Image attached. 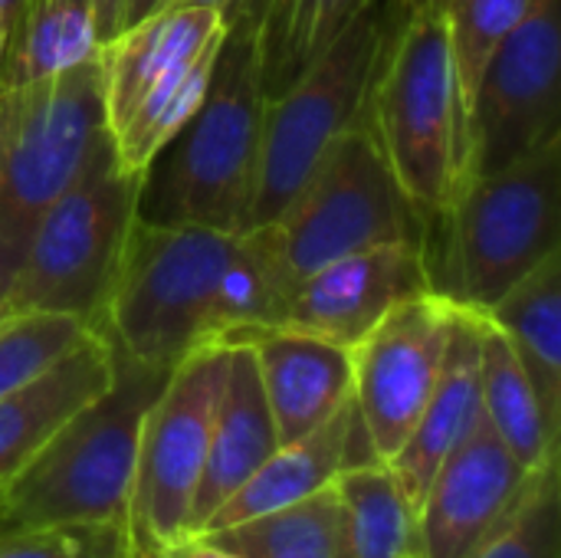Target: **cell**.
Segmentation results:
<instances>
[{
	"mask_svg": "<svg viewBox=\"0 0 561 558\" xmlns=\"http://www.w3.org/2000/svg\"><path fill=\"white\" fill-rule=\"evenodd\" d=\"M283 309L266 227L230 234L138 214L95 332L141 365L174 368L243 329L279 326Z\"/></svg>",
	"mask_w": 561,
	"mask_h": 558,
	"instance_id": "6da1fadb",
	"label": "cell"
},
{
	"mask_svg": "<svg viewBox=\"0 0 561 558\" xmlns=\"http://www.w3.org/2000/svg\"><path fill=\"white\" fill-rule=\"evenodd\" d=\"M365 125L414 207L437 220L467 184V109L444 10H398Z\"/></svg>",
	"mask_w": 561,
	"mask_h": 558,
	"instance_id": "7a4b0ae2",
	"label": "cell"
},
{
	"mask_svg": "<svg viewBox=\"0 0 561 558\" xmlns=\"http://www.w3.org/2000/svg\"><path fill=\"white\" fill-rule=\"evenodd\" d=\"M263 109L256 23L227 16L207 95L171 141L174 151L158 187H151V207H138V214L243 234L260 178Z\"/></svg>",
	"mask_w": 561,
	"mask_h": 558,
	"instance_id": "3957f363",
	"label": "cell"
},
{
	"mask_svg": "<svg viewBox=\"0 0 561 558\" xmlns=\"http://www.w3.org/2000/svg\"><path fill=\"white\" fill-rule=\"evenodd\" d=\"M115 352V349H112ZM171 368L115 352L108 388L79 408L0 490V529L39 523H125L141 421Z\"/></svg>",
	"mask_w": 561,
	"mask_h": 558,
	"instance_id": "277c9868",
	"label": "cell"
},
{
	"mask_svg": "<svg viewBox=\"0 0 561 558\" xmlns=\"http://www.w3.org/2000/svg\"><path fill=\"white\" fill-rule=\"evenodd\" d=\"M556 253H561V138L506 171L470 178L454 207L431 220L434 289L473 312H486Z\"/></svg>",
	"mask_w": 561,
	"mask_h": 558,
	"instance_id": "5b68a950",
	"label": "cell"
},
{
	"mask_svg": "<svg viewBox=\"0 0 561 558\" xmlns=\"http://www.w3.org/2000/svg\"><path fill=\"white\" fill-rule=\"evenodd\" d=\"M145 181L118 164L105 132L76 181L36 220L20 266L0 293L3 316L56 312L95 332Z\"/></svg>",
	"mask_w": 561,
	"mask_h": 558,
	"instance_id": "8992f818",
	"label": "cell"
},
{
	"mask_svg": "<svg viewBox=\"0 0 561 558\" xmlns=\"http://www.w3.org/2000/svg\"><path fill=\"white\" fill-rule=\"evenodd\" d=\"M398 10V0H371L286 89L266 95L250 227L276 220L332 141L348 128L365 125L371 86Z\"/></svg>",
	"mask_w": 561,
	"mask_h": 558,
	"instance_id": "52a82bcc",
	"label": "cell"
},
{
	"mask_svg": "<svg viewBox=\"0 0 561 558\" xmlns=\"http://www.w3.org/2000/svg\"><path fill=\"white\" fill-rule=\"evenodd\" d=\"M105 132L99 56L0 86V293L36 220L76 181Z\"/></svg>",
	"mask_w": 561,
	"mask_h": 558,
	"instance_id": "ba28073f",
	"label": "cell"
},
{
	"mask_svg": "<svg viewBox=\"0 0 561 558\" xmlns=\"http://www.w3.org/2000/svg\"><path fill=\"white\" fill-rule=\"evenodd\" d=\"M260 227L270 234L286 299L302 276L345 253L381 243L427 250L431 240V220L401 191L368 125L339 135L299 194Z\"/></svg>",
	"mask_w": 561,
	"mask_h": 558,
	"instance_id": "9c48e42d",
	"label": "cell"
},
{
	"mask_svg": "<svg viewBox=\"0 0 561 558\" xmlns=\"http://www.w3.org/2000/svg\"><path fill=\"white\" fill-rule=\"evenodd\" d=\"M227 372V342L181 358L154 395L138 437L128 503L131 558H168L194 536V497Z\"/></svg>",
	"mask_w": 561,
	"mask_h": 558,
	"instance_id": "30bf717a",
	"label": "cell"
},
{
	"mask_svg": "<svg viewBox=\"0 0 561 558\" xmlns=\"http://www.w3.org/2000/svg\"><path fill=\"white\" fill-rule=\"evenodd\" d=\"M561 0H536L493 49L467 112V181L506 171L561 138Z\"/></svg>",
	"mask_w": 561,
	"mask_h": 558,
	"instance_id": "8fae6325",
	"label": "cell"
},
{
	"mask_svg": "<svg viewBox=\"0 0 561 558\" xmlns=\"http://www.w3.org/2000/svg\"><path fill=\"white\" fill-rule=\"evenodd\" d=\"M454 303L421 293L394 306L352 349V405L365 447L388 464L411 437L440 375Z\"/></svg>",
	"mask_w": 561,
	"mask_h": 558,
	"instance_id": "7c38bea8",
	"label": "cell"
},
{
	"mask_svg": "<svg viewBox=\"0 0 561 558\" xmlns=\"http://www.w3.org/2000/svg\"><path fill=\"white\" fill-rule=\"evenodd\" d=\"M421 293H437L427 250L417 243H381L302 276L286 299L279 326L355 349L394 306Z\"/></svg>",
	"mask_w": 561,
	"mask_h": 558,
	"instance_id": "4fadbf2b",
	"label": "cell"
},
{
	"mask_svg": "<svg viewBox=\"0 0 561 558\" xmlns=\"http://www.w3.org/2000/svg\"><path fill=\"white\" fill-rule=\"evenodd\" d=\"M533 474L486 421L437 467L417 506L414 558H470L516 510Z\"/></svg>",
	"mask_w": 561,
	"mask_h": 558,
	"instance_id": "5bb4252c",
	"label": "cell"
},
{
	"mask_svg": "<svg viewBox=\"0 0 561 558\" xmlns=\"http://www.w3.org/2000/svg\"><path fill=\"white\" fill-rule=\"evenodd\" d=\"M227 342L250 345L279 444L312 434L352 401V349L332 339L263 326Z\"/></svg>",
	"mask_w": 561,
	"mask_h": 558,
	"instance_id": "9a60e30c",
	"label": "cell"
},
{
	"mask_svg": "<svg viewBox=\"0 0 561 558\" xmlns=\"http://www.w3.org/2000/svg\"><path fill=\"white\" fill-rule=\"evenodd\" d=\"M486 316L454 303L447 349L437 385L408 437V444L388 460L391 474L404 487L414 506H421L437 467L477 431L483 421L480 358H483Z\"/></svg>",
	"mask_w": 561,
	"mask_h": 558,
	"instance_id": "2e32d148",
	"label": "cell"
},
{
	"mask_svg": "<svg viewBox=\"0 0 561 558\" xmlns=\"http://www.w3.org/2000/svg\"><path fill=\"white\" fill-rule=\"evenodd\" d=\"M227 30L220 10L210 7H161L151 16L125 26L99 46L105 128L115 132L131 109L174 69L191 62L214 36Z\"/></svg>",
	"mask_w": 561,
	"mask_h": 558,
	"instance_id": "e0dca14e",
	"label": "cell"
},
{
	"mask_svg": "<svg viewBox=\"0 0 561 558\" xmlns=\"http://www.w3.org/2000/svg\"><path fill=\"white\" fill-rule=\"evenodd\" d=\"M279 447V434L260 385L250 345L227 342V372L217 398L207 464L194 497V536L207 526L214 510L227 503Z\"/></svg>",
	"mask_w": 561,
	"mask_h": 558,
	"instance_id": "ac0fdd59",
	"label": "cell"
},
{
	"mask_svg": "<svg viewBox=\"0 0 561 558\" xmlns=\"http://www.w3.org/2000/svg\"><path fill=\"white\" fill-rule=\"evenodd\" d=\"M112 375L115 352L99 332H92L39 378L0 398V490L26 470L43 444L79 408L108 388Z\"/></svg>",
	"mask_w": 561,
	"mask_h": 558,
	"instance_id": "d6986e66",
	"label": "cell"
},
{
	"mask_svg": "<svg viewBox=\"0 0 561 558\" xmlns=\"http://www.w3.org/2000/svg\"><path fill=\"white\" fill-rule=\"evenodd\" d=\"M365 460H375V457L365 447L355 405L348 401L339 414H332L312 434L289 441V444H279L260 464V470L227 503H220L214 510V516L207 520V526L201 533L224 529V526L293 506V503L332 487V480L345 467L365 464Z\"/></svg>",
	"mask_w": 561,
	"mask_h": 558,
	"instance_id": "ffe728a7",
	"label": "cell"
},
{
	"mask_svg": "<svg viewBox=\"0 0 561 558\" xmlns=\"http://www.w3.org/2000/svg\"><path fill=\"white\" fill-rule=\"evenodd\" d=\"M483 316L513 345L549 424L561 434V253L519 280Z\"/></svg>",
	"mask_w": 561,
	"mask_h": 558,
	"instance_id": "44dd1931",
	"label": "cell"
},
{
	"mask_svg": "<svg viewBox=\"0 0 561 558\" xmlns=\"http://www.w3.org/2000/svg\"><path fill=\"white\" fill-rule=\"evenodd\" d=\"M332 487L339 497L335 558H414L417 506L388 464H352L332 480Z\"/></svg>",
	"mask_w": 561,
	"mask_h": 558,
	"instance_id": "7402d4cb",
	"label": "cell"
},
{
	"mask_svg": "<svg viewBox=\"0 0 561 558\" xmlns=\"http://www.w3.org/2000/svg\"><path fill=\"white\" fill-rule=\"evenodd\" d=\"M371 0H233L227 16H250L260 39L266 95L286 89Z\"/></svg>",
	"mask_w": 561,
	"mask_h": 558,
	"instance_id": "603a6c76",
	"label": "cell"
},
{
	"mask_svg": "<svg viewBox=\"0 0 561 558\" xmlns=\"http://www.w3.org/2000/svg\"><path fill=\"white\" fill-rule=\"evenodd\" d=\"M480 391H483V421L529 474H539L542 467L559 460L561 434L549 424L513 345L490 319H486L483 358H480Z\"/></svg>",
	"mask_w": 561,
	"mask_h": 558,
	"instance_id": "cb8c5ba5",
	"label": "cell"
},
{
	"mask_svg": "<svg viewBox=\"0 0 561 558\" xmlns=\"http://www.w3.org/2000/svg\"><path fill=\"white\" fill-rule=\"evenodd\" d=\"M227 33V30H224ZM224 33L214 36L191 62H184L181 69H174L171 76H164L135 109L131 115L108 132L112 135V148L118 164L128 174H141L148 178L154 161L161 158V151L178 138V132L191 122V115L197 112V105L207 95L210 86V72L224 43Z\"/></svg>",
	"mask_w": 561,
	"mask_h": 558,
	"instance_id": "d4e9b609",
	"label": "cell"
},
{
	"mask_svg": "<svg viewBox=\"0 0 561 558\" xmlns=\"http://www.w3.org/2000/svg\"><path fill=\"white\" fill-rule=\"evenodd\" d=\"M197 536L240 558H335L339 497L335 487H325L293 506Z\"/></svg>",
	"mask_w": 561,
	"mask_h": 558,
	"instance_id": "484cf974",
	"label": "cell"
},
{
	"mask_svg": "<svg viewBox=\"0 0 561 558\" xmlns=\"http://www.w3.org/2000/svg\"><path fill=\"white\" fill-rule=\"evenodd\" d=\"M89 335L92 329L72 316H56V312L3 316L0 319V398L39 378Z\"/></svg>",
	"mask_w": 561,
	"mask_h": 558,
	"instance_id": "4316f807",
	"label": "cell"
},
{
	"mask_svg": "<svg viewBox=\"0 0 561 558\" xmlns=\"http://www.w3.org/2000/svg\"><path fill=\"white\" fill-rule=\"evenodd\" d=\"M536 0H447L444 20L450 36V53L460 79L463 109L470 112L477 82L493 49L529 16Z\"/></svg>",
	"mask_w": 561,
	"mask_h": 558,
	"instance_id": "83f0119b",
	"label": "cell"
},
{
	"mask_svg": "<svg viewBox=\"0 0 561 558\" xmlns=\"http://www.w3.org/2000/svg\"><path fill=\"white\" fill-rule=\"evenodd\" d=\"M559 460L533 474L506 523L470 558H561Z\"/></svg>",
	"mask_w": 561,
	"mask_h": 558,
	"instance_id": "f1b7e54d",
	"label": "cell"
},
{
	"mask_svg": "<svg viewBox=\"0 0 561 558\" xmlns=\"http://www.w3.org/2000/svg\"><path fill=\"white\" fill-rule=\"evenodd\" d=\"M0 558H131L125 523H39L0 529Z\"/></svg>",
	"mask_w": 561,
	"mask_h": 558,
	"instance_id": "f546056e",
	"label": "cell"
},
{
	"mask_svg": "<svg viewBox=\"0 0 561 558\" xmlns=\"http://www.w3.org/2000/svg\"><path fill=\"white\" fill-rule=\"evenodd\" d=\"M89 10H92V26H95L99 46L108 43L115 33H122V23H125V0H89Z\"/></svg>",
	"mask_w": 561,
	"mask_h": 558,
	"instance_id": "4dcf8cb0",
	"label": "cell"
},
{
	"mask_svg": "<svg viewBox=\"0 0 561 558\" xmlns=\"http://www.w3.org/2000/svg\"><path fill=\"white\" fill-rule=\"evenodd\" d=\"M168 558H240L233 556V553H227V549H220V546H214V543H207L204 536H191L187 543H181L174 553Z\"/></svg>",
	"mask_w": 561,
	"mask_h": 558,
	"instance_id": "1f68e13d",
	"label": "cell"
},
{
	"mask_svg": "<svg viewBox=\"0 0 561 558\" xmlns=\"http://www.w3.org/2000/svg\"><path fill=\"white\" fill-rule=\"evenodd\" d=\"M154 10H161V0H125V23H122V30L135 26L138 20L151 16Z\"/></svg>",
	"mask_w": 561,
	"mask_h": 558,
	"instance_id": "d6a6232c",
	"label": "cell"
},
{
	"mask_svg": "<svg viewBox=\"0 0 561 558\" xmlns=\"http://www.w3.org/2000/svg\"><path fill=\"white\" fill-rule=\"evenodd\" d=\"M233 0H161V7H210V10H220L227 13Z\"/></svg>",
	"mask_w": 561,
	"mask_h": 558,
	"instance_id": "836d02e7",
	"label": "cell"
},
{
	"mask_svg": "<svg viewBox=\"0 0 561 558\" xmlns=\"http://www.w3.org/2000/svg\"><path fill=\"white\" fill-rule=\"evenodd\" d=\"M23 3H26V0H0V16L10 23V33H13V26H16L20 13H23Z\"/></svg>",
	"mask_w": 561,
	"mask_h": 558,
	"instance_id": "e575fe53",
	"label": "cell"
},
{
	"mask_svg": "<svg viewBox=\"0 0 561 558\" xmlns=\"http://www.w3.org/2000/svg\"><path fill=\"white\" fill-rule=\"evenodd\" d=\"M404 10H421V7H434V10H444L447 0H398Z\"/></svg>",
	"mask_w": 561,
	"mask_h": 558,
	"instance_id": "d590c367",
	"label": "cell"
},
{
	"mask_svg": "<svg viewBox=\"0 0 561 558\" xmlns=\"http://www.w3.org/2000/svg\"><path fill=\"white\" fill-rule=\"evenodd\" d=\"M7 39H10V23L0 16V62H3V53H7Z\"/></svg>",
	"mask_w": 561,
	"mask_h": 558,
	"instance_id": "8d00e7d4",
	"label": "cell"
},
{
	"mask_svg": "<svg viewBox=\"0 0 561 558\" xmlns=\"http://www.w3.org/2000/svg\"><path fill=\"white\" fill-rule=\"evenodd\" d=\"M0 319H3V309H0Z\"/></svg>",
	"mask_w": 561,
	"mask_h": 558,
	"instance_id": "74e56055",
	"label": "cell"
}]
</instances>
